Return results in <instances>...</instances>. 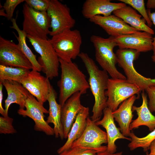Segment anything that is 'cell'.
<instances>
[{
    "label": "cell",
    "mask_w": 155,
    "mask_h": 155,
    "mask_svg": "<svg viewBox=\"0 0 155 155\" xmlns=\"http://www.w3.org/2000/svg\"><path fill=\"white\" fill-rule=\"evenodd\" d=\"M5 10L3 8H1L0 11V15L5 17L7 18V16L5 12Z\"/></svg>",
    "instance_id": "obj_39"
},
{
    "label": "cell",
    "mask_w": 155,
    "mask_h": 155,
    "mask_svg": "<svg viewBox=\"0 0 155 155\" xmlns=\"http://www.w3.org/2000/svg\"><path fill=\"white\" fill-rule=\"evenodd\" d=\"M142 102L139 107L133 106L132 111H135L137 115V119L132 120L129 128L130 130L138 128L140 126L145 125L147 127L150 131H152L155 129V116L149 110L146 94L143 91L141 94Z\"/></svg>",
    "instance_id": "obj_24"
},
{
    "label": "cell",
    "mask_w": 155,
    "mask_h": 155,
    "mask_svg": "<svg viewBox=\"0 0 155 155\" xmlns=\"http://www.w3.org/2000/svg\"><path fill=\"white\" fill-rule=\"evenodd\" d=\"M123 152H120L117 153H111L108 152L107 150L100 152L98 153L96 155H122Z\"/></svg>",
    "instance_id": "obj_37"
},
{
    "label": "cell",
    "mask_w": 155,
    "mask_h": 155,
    "mask_svg": "<svg viewBox=\"0 0 155 155\" xmlns=\"http://www.w3.org/2000/svg\"><path fill=\"white\" fill-rule=\"evenodd\" d=\"M98 152L92 149L75 147H71L57 155H96Z\"/></svg>",
    "instance_id": "obj_30"
},
{
    "label": "cell",
    "mask_w": 155,
    "mask_h": 155,
    "mask_svg": "<svg viewBox=\"0 0 155 155\" xmlns=\"http://www.w3.org/2000/svg\"><path fill=\"white\" fill-rule=\"evenodd\" d=\"M129 137L131 142L128 144L131 150H133L138 148H142L144 152L149 149L152 142L155 140V129L146 136L142 137H137L133 132H131Z\"/></svg>",
    "instance_id": "obj_27"
},
{
    "label": "cell",
    "mask_w": 155,
    "mask_h": 155,
    "mask_svg": "<svg viewBox=\"0 0 155 155\" xmlns=\"http://www.w3.org/2000/svg\"><path fill=\"white\" fill-rule=\"evenodd\" d=\"M57 93L52 86L47 99L49 108V115L46 121L47 123H52L54 135L56 138L59 137L62 140L64 138V133L61 121V111L62 106L56 101Z\"/></svg>",
    "instance_id": "obj_23"
},
{
    "label": "cell",
    "mask_w": 155,
    "mask_h": 155,
    "mask_svg": "<svg viewBox=\"0 0 155 155\" xmlns=\"http://www.w3.org/2000/svg\"><path fill=\"white\" fill-rule=\"evenodd\" d=\"M150 9H149L148 11V14L149 17L152 22V23L155 26V12H151ZM153 55L155 54V36L153 38Z\"/></svg>",
    "instance_id": "obj_34"
},
{
    "label": "cell",
    "mask_w": 155,
    "mask_h": 155,
    "mask_svg": "<svg viewBox=\"0 0 155 155\" xmlns=\"http://www.w3.org/2000/svg\"><path fill=\"white\" fill-rule=\"evenodd\" d=\"M151 59L152 61L155 62V54L153 55L151 57Z\"/></svg>",
    "instance_id": "obj_40"
},
{
    "label": "cell",
    "mask_w": 155,
    "mask_h": 155,
    "mask_svg": "<svg viewBox=\"0 0 155 155\" xmlns=\"http://www.w3.org/2000/svg\"><path fill=\"white\" fill-rule=\"evenodd\" d=\"M11 21L12 22V26L10 28L15 30L18 32V36L13 32L18 41V44L23 53L31 63L32 66V70L39 72L42 71V66L37 60L36 55L32 53L26 44V39L27 34L20 28L16 23V19L13 18Z\"/></svg>",
    "instance_id": "obj_25"
},
{
    "label": "cell",
    "mask_w": 155,
    "mask_h": 155,
    "mask_svg": "<svg viewBox=\"0 0 155 155\" xmlns=\"http://www.w3.org/2000/svg\"><path fill=\"white\" fill-rule=\"evenodd\" d=\"M152 35L145 32L138 31L132 34L114 37L119 49H130L139 52H146L152 50Z\"/></svg>",
    "instance_id": "obj_14"
},
{
    "label": "cell",
    "mask_w": 155,
    "mask_h": 155,
    "mask_svg": "<svg viewBox=\"0 0 155 155\" xmlns=\"http://www.w3.org/2000/svg\"><path fill=\"white\" fill-rule=\"evenodd\" d=\"M25 109L20 108L17 113L23 117H28L34 121V129L36 131L44 132L48 135H53L54 132L52 128L44 119V114L49 111L35 97L30 93L26 99Z\"/></svg>",
    "instance_id": "obj_10"
},
{
    "label": "cell",
    "mask_w": 155,
    "mask_h": 155,
    "mask_svg": "<svg viewBox=\"0 0 155 155\" xmlns=\"http://www.w3.org/2000/svg\"><path fill=\"white\" fill-rule=\"evenodd\" d=\"M89 108L84 106L77 116L70 131L67 141L57 150L58 154L71 148L74 142L81 136L86 126L87 119L89 117Z\"/></svg>",
    "instance_id": "obj_22"
},
{
    "label": "cell",
    "mask_w": 155,
    "mask_h": 155,
    "mask_svg": "<svg viewBox=\"0 0 155 155\" xmlns=\"http://www.w3.org/2000/svg\"><path fill=\"white\" fill-rule=\"evenodd\" d=\"M145 91L149 99L148 102V108L151 113H155V86L149 87Z\"/></svg>",
    "instance_id": "obj_33"
},
{
    "label": "cell",
    "mask_w": 155,
    "mask_h": 155,
    "mask_svg": "<svg viewBox=\"0 0 155 155\" xmlns=\"http://www.w3.org/2000/svg\"><path fill=\"white\" fill-rule=\"evenodd\" d=\"M23 30L27 35L43 39L49 38L51 20L46 11H37L26 3L23 5Z\"/></svg>",
    "instance_id": "obj_7"
},
{
    "label": "cell",
    "mask_w": 155,
    "mask_h": 155,
    "mask_svg": "<svg viewBox=\"0 0 155 155\" xmlns=\"http://www.w3.org/2000/svg\"><path fill=\"white\" fill-rule=\"evenodd\" d=\"M30 69L0 65V82L13 81L19 82L30 73Z\"/></svg>",
    "instance_id": "obj_26"
},
{
    "label": "cell",
    "mask_w": 155,
    "mask_h": 155,
    "mask_svg": "<svg viewBox=\"0 0 155 155\" xmlns=\"http://www.w3.org/2000/svg\"><path fill=\"white\" fill-rule=\"evenodd\" d=\"M46 12L51 20V29L49 34L52 36L71 29L75 24V20L71 16L69 8L57 0H50Z\"/></svg>",
    "instance_id": "obj_9"
},
{
    "label": "cell",
    "mask_w": 155,
    "mask_h": 155,
    "mask_svg": "<svg viewBox=\"0 0 155 155\" xmlns=\"http://www.w3.org/2000/svg\"><path fill=\"white\" fill-rule=\"evenodd\" d=\"M82 94L80 92L73 94L62 107L61 121L65 139L67 138L78 114L84 106L80 102V97Z\"/></svg>",
    "instance_id": "obj_16"
},
{
    "label": "cell",
    "mask_w": 155,
    "mask_h": 155,
    "mask_svg": "<svg viewBox=\"0 0 155 155\" xmlns=\"http://www.w3.org/2000/svg\"><path fill=\"white\" fill-rule=\"evenodd\" d=\"M125 4H128L135 10H137L145 20L148 26L151 28L152 23L150 19L146 10L144 0H119Z\"/></svg>",
    "instance_id": "obj_28"
},
{
    "label": "cell",
    "mask_w": 155,
    "mask_h": 155,
    "mask_svg": "<svg viewBox=\"0 0 155 155\" xmlns=\"http://www.w3.org/2000/svg\"><path fill=\"white\" fill-rule=\"evenodd\" d=\"M2 83L6 90L7 96L5 100V110L6 116H8V111L10 105L16 103L20 108L25 109V102L30 93L20 83L13 81L4 80Z\"/></svg>",
    "instance_id": "obj_19"
},
{
    "label": "cell",
    "mask_w": 155,
    "mask_h": 155,
    "mask_svg": "<svg viewBox=\"0 0 155 155\" xmlns=\"http://www.w3.org/2000/svg\"><path fill=\"white\" fill-rule=\"evenodd\" d=\"M25 1L24 0H6L3 6L8 20L13 18V13L16 7L20 4Z\"/></svg>",
    "instance_id": "obj_32"
},
{
    "label": "cell",
    "mask_w": 155,
    "mask_h": 155,
    "mask_svg": "<svg viewBox=\"0 0 155 155\" xmlns=\"http://www.w3.org/2000/svg\"><path fill=\"white\" fill-rule=\"evenodd\" d=\"M146 7L148 9L155 8V0H148L146 3Z\"/></svg>",
    "instance_id": "obj_38"
},
{
    "label": "cell",
    "mask_w": 155,
    "mask_h": 155,
    "mask_svg": "<svg viewBox=\"0 0 155 155\" xmlns=\"http://www.w3.org/2000/svg\"><path fill=\"white\" fill-rule=\"evenodd\" d=\"M49 79L37 71L32 70L20 82L29 92L42 104L47 101L52 86Z\"/></svg>",
    "instance_id": "obj_13"
},
{
    "label": "cell",
    "mask_w": 155,
    "mask_h": 155,
    "mask_svg": "<svg viewBox=\"0 0 155 155\" xmlns=\"http://www.w3.org/2000/svg\"><path fill=\"white\" fill-rule=\"evenodd\" d=\"M0 65L32 69V65L18 44L0 36Z\"/></svg>",
    "instance_id": "obj_12"
},
{
    "label": "cell",
    "mask_w": 155,
    "mask_h": 155,
    "mask_svg": "<svg viewBox=\"0 0 155 155\" xmlns=\"http://www.w3.org/2000/svg\"><path fill=\"white\" fill-rule=\"evenodd\" d=\"M89 20L101 28L110 36L114 37L133 34L139 31L113 14L106 16L97 15Z\"/></svg>",
    "instance_id": "obj_15"
},
{
    "label": "cell",
    "mask_w": 155,
    "mask_h": 155,
    "mask_svg": "<svg viewBox=\"0 0 155 155\" xmlns=\"http://www.w3.org/2000/svg\"><path fill=\"white\" fill-rule=\"evenodd\" d=\"M126 5L124 3H113L110 0H86L83 5L82 13L84 17L89 19L97 15L108 16Z\"/></svg>",
    "instance_id": "obj_17"
},
{
    "label": "cell",
    "mask_w": 155,
    "mask_h": 155,
    "mask_svg": "<svg viewBox=\"0 0 155 155\" xmlns=\"http://www.w3.org/2000/svg\"><path fill=\"white\" fill-rule=\"evenodd\" d=\"M49 40L59 59L72 62L81 53L82 38L79 30L69 29L52 36Z\"/></svg>",
    "instance_id": "obj_4"
},
{
    "label": "cell",
    "mask_w": 155,
    "mask_h": 155,
    "mask_svg": "<svg viewBox=\"0 0 155 155\" xmlns=\"http://www.w3.org/2000/svg\"><path fill=\"white\" fill-rule=\"evenodd\" d=\"M13 119L8 116L0 117V133L1 134H13L16 132L13 125Z\"/></svg>",
    "instance_id": "obj_29"
},
{
    "label": "cell",
    "mask_w": 155,
    "mask_h": 155,
    "mask_svg": "<svg viewBox=\"0 0 155 155\" xmlns=\"http://www.w3.org/2000/svg\"><path fill=\"white\" fill-rule=\"evenodd\" d=\"M28 6L37 11H46L49 5L50 0H26Z\"/></svg>",
    "instance_id": "obj_31"
},
{
    "label": "cell",
    "mask_w": 155,
    "mask_h": 155,
    "mask_svg": "<svg viewBox=\"0 0 155 155\" xmlns=\"http://www.w3.org/2000/svg\"><path fill=\"white\" fill-rule=\"evenodd\" d=\"M107 143L106 132L102 130L95 122L88 117L84 131L81 136L74 142L71 147L86 148L100 152L107 150V146L102 145L103 144Z\"/></svg>",
    "instance_id": "obj_11"
},
{
    "label": "cell",
    "mask_w": 155,
    "mask_h": 155,
    "mask_svg": "<svg viewBox=\"0 0 155 155\" xmlns=\"http://www.w3.org/2000/svg\"><path fill=\"white\" fill-rule=\"evenodd\" d=\"M149 149L150 152L147 153L146 155H155V140L151 143Z\"/></svg>",
    "instance_id": "obj_36"
},
{
    "label": "cell",
    "mask_w": 155,
    "mask_h": 155,
    "mask_svg": "<svg viewBox=\"0 0 155 155\" xmlns=\"http://www.w3.org/2000/svg\"><path fill=\"white\" fill-rule=\"evenodd\" d=\"M61 73L57 85L59 88V104L62 106L72 95L78 92L86 93L90 86L86 77L72 61L68 63L59 59Z\"/></svg>",
    "instance_id": "obj_2"
},
{
    "label": "cell",
    "mask_w": 155,
    "mask_h": 155,
    "mask_svg": "<svg viewBox=\"0 0 155 155\" xmlns=\"http://www.w3.org/2000/svg\"><path fill=\"white\" fill-rule=\"evenodd\" d=\"M27 38L40 56L38 61L46 77L51 80L57 77L60 65L59 58L49 39H43L27 35Z\"/></svg>",
    "instance_id": "obj_6"
},
{
    "label": "cell",
    "mask_w": 155,
    "mask_h": 155,
    "mask_svg": "<svg viewBox=\"0 0 155 155\" xmlns=\"http://www.w3.org/2000/svg\"><path fill=\"white\" fill-rule=\"evenodd\" d=\"M90 41L95 48V59L103 70L106 71L112 78L126 79V77L116 66L117 57L113 49L117 45L115 37L110 36L104 38L94 35L91 36Z\"/></svg>",
    "instance_id": "obj_3"
},
{
    "label": "cell",
    "mask_w": 155,
    "mask_h": 155,
    "mask_svg": "<svg viewBox=\"0 0 155 155\" xmlns=\"http://www.w3.org/2000/svg\"><path fill=\"white\" fill-rule=\"evenodd\" d=\"M3 85L1 82H0V113L3 116L6 117L4 109L2 106V100L3 97V94L2 89Z\"/></svg>",
    "instance_id": "obj_35"
},
{
    "label": "cell",
    "mask_w": 155,
    "mask_h": 155,
    "mask_svg": "<svg viewBox=\"0 0 155 155\" xmlns=\"http://www.w3.org/2000/svg\"><path fill=\"white\" fill-rule=\"evenodd\" d=\"M78 57L84 63L89 75L88 82L95 101L91 119L96 122L100 120L104 110L107 107L105 91L109 78L108 73L100 70L87 53L81 52Z\"/></svg>",
    "instance_id": "obj_1"
},
{
    "label": "cell",
    "mask_w": 155,
    "mask_h": 155,
    "mask_svg": "<svg viewBox=\"0 0 155 155\" xmlns=\"http://www.w3.org/2000/svg\"><path fill=\"white\" fill-rule=\"evenodd\" d=\"M141 91L138 86L126 79L109 78L105 91L107 107L113 112L121 102L133 95L138 94Z\"/></svg>",
    "instance_id": "obj_8"
},
{
    "label": "cell",
    "mask_w": 155,
    "mask_h": 155,
    "mask_svg": "<svg viewBox=\"0 0 155 155\" xmlns=\"http://www.w3.org/2000/svg\"><path fill=\"white\" fill-rule=\"evenodd\" d=\"M112 111L107 107L103 111V117L102 119L96 122L98 125H101L106 131L107 138V151L111 153H115L117 147L115 142L118 139H125L131 141V138L124 136L117 127L114 122Z\"/></svg>",
    "instance_id": "obj_18"
},
{
    "label": "cell",
    "mask_w": 155,
    "mask_h": 155,
    "mask_svg": "<svg viewBox=\"0 0 155 155\" xmlns=\"http://www.w3.org/2000/svg\"><path fill=\"white\" fill-rule=\"evenodd\" d=\"M140 54L136 50L130 49H119L116 52L117 63L123 69L126 80L138 86L143 91L149 87L155 86V79L144 77L135 69L134 61L138 58Z\"/></svg>",
    "instance_id": "obj_5"
},
{
    "label": "cell",
    "mask_w": 155,
    "mask_h": 155,
    "mask_svg": "<svg viewBox=\"0 0 155 155\" xmlns=\"http://www.w3.org/2000/svg\"><path fill=\"white\" fill-rule=\"evenodd\" d=\"M113 13L139 31L146 32L152 35L154 34V30L146 24L145 20L141 18V15L130 6L126 5L114 11Z\"/></svg>",
    "instance_id": "obj_21"
},
{
    "label": "cell",
    "mask_w": 155,
    "mask_h": 155,
    "mask_svg": "<svg viewBox=\"0 0 155 155\" xmlns=\"http://www.w3.org/2000/svg\"><path fill=\"white\" fill-rule=\"evenodd\" d=\"M138 97L133 95L123 101L119 107L112 112L115 120L120 127L121 133L125 136H130L129 126L133 115L132 108L133 105Z\"/></svg>",
    "instance_id": "obj_20"
}]
</instances>
